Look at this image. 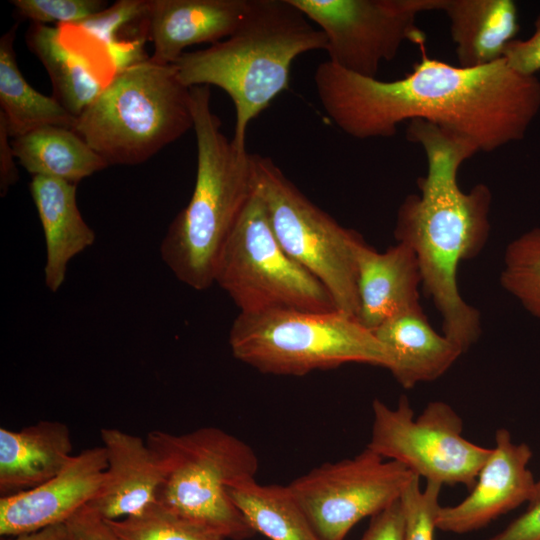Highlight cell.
Segmentation results:
<instances>
[{"instance_id":"obj_29","label":"cell","mask_w":540,"mask_h":540,"mask_svg":"<svg viewBox=\"0 0 540 540\" xmlns=\"http://www.w3.org/2000/svg\"><path fill=\"white\" fill-rule=\"evenodd\" d=\"M442 485L426 482L420 487L415 475L400 498L404 514V540H434Z\"/></svg>"},{"instance_id":"obj_9","label":"cell","mask_w":540,"mask_h":540,"mask_svg":"<svg viewBox=\"0 0 540 540\" xmlns=\"http://www.w3.org/2000/svg\"><path fill=\"white\" fill-rule=\"evenodd\" d=\"M254 169L255 192L282 248L327 288L337 310L357 317L361 236L314 204L269 156L254 154Z\"/></svg>"},{"instance_id":"obj_32","label":"cell","mask_w":540,"mask_h":540,"mask_svg":"<svg viewBox=\"0 0 540 540\" xmlns=\"http://www.w3.org/2000/svg\"><path fill=\"white\" fill-rule=\"evenodd\" d=\"M65 525L72 540H118L107 520L89 505L78 510Z\"/></svg>"},{"instance_id":"obj_34","label":"cell","mask_w":540,"mask_h":540,"mask_svg":"<svg viewBox=\"0 0 540 540\" xmlns=\"http://www.w3.org/2000/svg\"><path fill=\"white\" fill-rule=\"evenodd\" d=\"M487 540H540V500Z\"/></svg>"},{"instance_id":"obj_20","label":"cell","mask_w":540,"mask_h":540,"mask_svg":"<svg viewBox=\"0 0 540 540\" xmlns=\"http://www.w3.org/2000/svg\"><path fill=\"white\" fill-rule=\"evenodd\" d=\"M374 334L391 351L389 370L405 389L441 377L463 351L429 324L422 308L395 316Z\"/></svg>"},{"instance_id":"obj_36","label":"cell","mask_w":540,"mask_h":540,"mask_svg":"<svg viewBox=\"0 0 540 540\" xmlns=\"http://www.w3.org/2000/svg\"><path fill=\"white\" fill-rule=\"evenodd\" d=\"M4 540H72L65 523L45 527L43 529L23 533Z\"/></svg>"},{"instance_id":"obj_21","label":"cell","mask_w":540,"mask_h":540,"mask_svg":"<svg viewBox=\"0 0 540 540\" xmlns=\"http://www.w3.org/2000/svg\"><path fill=\"white\" fill-rule=\"evenodd\" d=\"M450 23L460 67L475 68L503 57L520 26L512 0H439L438 9Z\"/></svg>"},{"instance_id":"obj_27","label":"cell","mask_w":540,"mask_h":540,"mask_svg":"<svg viewBox=\"0 0 540 540\" xmlns=\"http://www.w3.org/2000/svg\"><path fill=\"white\" fill-rule=\"evenodd\" d=\"M107 522L118 540H226L210 528L189 520L157 502L138 515Z\"/></svg>"},{"instance_id":"obj_19","label":"cell","mask_w":540,"mask_h":540,"mask_svg":"<svg viewBox=\"0 0 540 540\" xmlns=\"http://www.w3.org/2000/svg\"><path fill=\"white\" fill-rule=\"evenodd\" d=\"M72 438L60 421L43 420L20 430L0 428V495L33 489L72 459Z\"/></svg>"},{"instance_id":"obj_18","label":"cell","mask_w":540,"mask_h":540,"mask_svg":"<svg viewBox=\"0 0 540 540\" xmlns=\"http://www.w3.org/2000/svg\"><path fill=\"white\" fill-rule=\"evenodd\" d=\"M29 190L44 233L45 285L55 293L63 285L69 262L93 245L95 233L78 208L77 184L32 176Z\"/></svg>"},{"instance_id":"obj_16","label":"cell","mask_w":540,"mask_h":540,"mask_svg":"<svg viewBox=\"0 0 540 540\" xmlns=\"http://www.w3.org/2000/svg\"><path fill=\"white\" fill-rule=\"evenodd\" d=\"M107 469L98 496L88 504L103 518L116 520L142 513L156 502L166 471L146 440L118 428L100 430Z\"/></svg>"},{"instance_id":"obj_8","label":"cell","mask_w":540,"mask_h":540,"mask_svg":"<svg viewBox=\"0 0 540 540\" xmlns=\"http://www.w3.org/2000/svg\"><path fill=\"white\" fill-rule=\"evenodd\" d=\"M215 283L243 314L337 310L327 288L282 248L255 187L220 253Z\"/></svg>"},{"instance_id":"obj_23","label":"cell","mask_w":540,"mask_h":540,"mask_svg":"<svg viewBox=\"0 0 540 540\" xmlns=\"http://www.w3.org/2000/svg\"><path fill=\"white\" fill-rule=\"evenodd\" d=\"M17 162L32 176H46L77 184L108 164L74 130L43 126L13 138Z\"/></svg>"},{"instance_id":"obj_4","label":"cell","mask_w":540,"mask_h":540,"mask_svg":"<svg viewBox=\"0 0 540 540\" xmlns=\"http://www.w3.org/2000/svg\"><path fill=\"white\" fill-rule=\"evenodd\" d=\"M197 166L192 195L160 245L163 262L194 290L215 283L220 253L254 194V154L223 133L209 86L190 88Z\"/></svg>"},{"instance_id":"obj_15","label":"cell","mask_w":540,"mask_h":540,"mask_svg":"<svg viewBox=\"0 0 540 540\" xmlns=\"http://www.w3.org/2000/svg\"><path fill=\"white\" fill-rule=\"evenodd\" d=\"M247 6L248 0H148L146 33L153 47L149 59L172 65L190 46L228 38Z\"/></svg>"},{"instance_id":"obj_22","label":"cell","mask_w":540,"mask_h":540,"mask_svg":"<svg viewBox=\"0 0 540 540\" xmlns=\"http://www.w3.org/2000/svg\"><path fill=\"white\" fill-rule=\"evenodd\" d=\"M27 46L46 69L53 97L78 117L110 81L98 76L90 60L64 43L61 31L36 24L26 35Z\"/></svg>"},{"instance_id":"obj_7","label":"cell","mask_w":540,"mask_h":540,"mask_svg":"<svg viewBox=\"0 0 540 540\" xmlns=\"http://www.w3.org/2000/svg\"><path fill=\"white\" fill-rule=\"evenodd\" d=\"M146 442L166 471L158 504L225 539L256 534L228 493L229 487L255 479L259 462L250 445L212 426L181 435L153 430Z\"/></svg>"},{"instance_id":"obj_26","label":"cell","mask_w":540,"mask_h":540,"mask_svg":"<svg viewBox=\"0 0 540 540\" xmlns=\"http://www.w3.org/2000/svg\"><path fill=\"white\" fill-rule=\"evenodd\" d=\"M502 287L540 319V227H534L506 247L500 275Z\"/></svg>"},{"instance_id":"obj_35","label":"cell","mask_w":540,"mask_h":540,"mask_svg":"<svg viewBox=\"0 0 540 540\" xmlns=\"http://www.w3.org/2000/svg\"><path fill=\"white\" fill-rule=\"evenodd\" d=\"M6 121L0 114V195L5 197L10 187L19 180L16 156Z\"/></svg>"},{"instance_id":"obj_6","label":"cell","mask_w":540,"mask_h":540,"mask_svg":"<svg viewBox=\"0 0 540 540\" xmlns=\"http://www.w3.org/2000/svg\"><path fill=\"white\" fill-rule=\"evenodd\" d=\"M228 342L237 360L264 374L304 376L347 363L390 370L394 364L373 331L339 310L239 313Z\"/></svg>"},{"instance_id":"obj_11","label":"cell","mask_w":540,"mask_h":540,"mask_svg":"<svg viewBox=\"0 0 540 540\" xmlns=\"http://www.w3.org/2000/svg\"><path fill=\"white\" fill-rule=\"evenodd\" d=\"M415 475L366 447L353 458L313 468L288 487L320 540H344L358 522L400 500Z\"/></svg>"},{"instance_id":"obj_12","label":"cell","mask_w":540,"mask_h":540,"mask_svg":"<svg viewBox=\"0 0 540 540\" xmlns=\"http://www.w3.org/2000/svg\"><path fill=\"white\" fill-rule=\"evenodd\" d=\"M327 40L329 61L362 76L376 77L404 42L425 45L416 24L439 0H291Z\"/></svg>"},{"instance_id":"obj_33","label":"cell","mask_w":540,"mask_h":540,"mask_svg":"<svg viewBox=\"0 0 540 540\" xmlns=\"http://www.w3.org/2000/svg\"><path fill=\"white\" fill-rule=\"evenodd\" d=\"M361 540H404V514L401 500L371 517Z\"/></svg>"},{"instance_id":"obj_10","label":"cell","mask_w":540,"mask_h":540,"mask_svg":"<svg viewBox=\"0 0 540 540\" xmlns=\"http://www.w3.org/2000/svg\"><path fill=\"white\" fill-rule=\"evenodd\" d=\"M373 421L367 447L384 459L402 463L426 482L472 489L492 448L467 440L463 420L443 401H432L414 418L408 398L395 408L372 402Z\"/></svg>"},{"instance_id":"obj_3","label":"cell","mask_w":540,"mask_h":540,"mask_svg":"<svg viewBox=\"0 0 540 540\" xmlns=\"http://www.w3.org/2000/svg\"><path fill=\"white\" fill-rule=\"evenodd\" d=\"M326 46L324 33L291 0H248L231 36L185 52L174 66L185 86L213 85L228 94L235 109L231 139L246 150L250 122L288 88L293 61Z\"/></svg>"},{"instance_id":"obj_13","label":"cell","mask_w":540,"mask_h":540,"mask_svg":"<svg viewBox=\"0 0 540 540\" xmlns=\"http://www.w3.org/2000/svg\"><path fill=\"white\" fill-rule=\"evenodd\" d=\"M531 458L528 444L515 443L507 429H498L470 494L454 506L439 508L436 529L454 534L477 531L523 503L529 504L537 482L528 467Z\"/></svg>"},{"instance_id":"obj_31","label":"cell","mask_w":540,"mask_h":540,"mask_svg":"<svg viewBox=\"0 0 540 540\" xmlns=\"http://www.w3.org/2000/svg\"><path fill=\"white\" fill-rule=\"evenodd\" d=\"M534 27V33L528 39L511 41L502 57L512 70L525 76H536L540 71V14Z\"/></svg>"},{"instance_id":"obj_28","label":"cell","mask_w":540,"mask_h":540,"mask_svg":"<svg viewBox=\"0 0 540 540\" xmlns=\"http://www.w3.org/2000/svg\"><path fill=\"white\" fill-rule=\"evenodd\" d=\"M148 0H119L76 26L105 47L111 61L122 53L121 30L146 16Z\"/></svg>"},{"instance_id":"obj_30","label":"cell","mask_w":540,"mask_h":540,"mask_svg":"<svg viewBox=\"0 0 540 540\" xmlns=\"http://www.w3.org/2000/svg\"><path fill=\"white\" fill-rule=\"evenodd\" d=\"M10 3L19 15L42 25H77L109 6L103 0H11Z\"/></svg>"},{"instance_id":"obj_37","label":"cell","mask_w":540,"mask_h":540,"mask_svg":"<svg viewBox=\"0 0 540 540\" xmlns=\"http://www.w3.org/2000/svg\"><path fill=\"white\" fill-rule=\"evenodd\" d=\"M540 500V477L537 479L534 496L528 506H531Z\"/></svg>"},{"instance_id":"obj_25","label":"cell","mask_w":540,"mask_h":540,"mask_svg":"<svg viewBox=\"0 0 540 540\" xmlns=\"http://www.w3.org/2000/svg\"><path fill=\"white\" fill-rule=\"evenodd\" d=\"M228 493L256 533L270 540H320L288 485L244 481Z\"/></svg>"},{"instance_id":"obj_14","label":"cell","mask_w":540,"mask_h":540,"mask_svg":"<svg viewBox=\"0 0 540 540\" xmlns=\"http://www.w3.org/2000/svg\"><path fill=\"white\" fill-rule=\"evenodd\" d=\"M106 469L104 447L87 448L41 485L0 497V535L12 537L65 523L98 496Z\"/></svg>"},{"instance_id":"obj_2","label":"cell","mask_w":540,"mask_h":540,"mask_svg":"<svg viewBox=\"0 0 540 540\" xmlns=\"http://www.w3.org/2000/svg\"><path fill=\"white\" fill-rule=\"evenodd\" d=\"M406 138L424 150L427 173L418 180L420 194L400 204L394 236L415 252L425 293L442 317L443 334L464 353L481 335V317L462 298L457 269L488 241L492 194L482 183L468 192L458 184L459 168L479 152L468 138L419 119L409 121Z\"/></svg>"},{"instance_id":"obj_5","label":"cell","mask_w":540,"mask_h":540,"mask_svg":"<svg viewBox=\"0 0 540 540\" xmlns=\"http://www.w3.org/2000/svg\"><path fill=\"white\" fill-rule=\"evenodd\" d=\"M190 129V88L149 57L118 70L74 128L108 166L141 164Z\"/></svg>"},{"instance_id":"obj_1","label":"cell","mask_w":540,"mask_h":540,"mask_svg":"<svg viewBox=\"0 0 540 540\" xmlns=\"http://www.w3.org/2000/svg\"><path fill=\"white\" fill-rule=\"evenodd\" d=\"M421 59L404 77L382 81L349 72L329 60L314 73L328 118L356 139L391 137L408 120H425L492 152L522 140L540 112V80L521 75L500 59L463 68Z\"/></svg>"},{"instance_id":"obj_17","label":"cell","mask_w":540,"mask_h":540,"mask_svg":"<svg viewBox=\"0 0 540 540\" xmlns=\"http://www.w3.org/2000/svg\"><path fill=\"white\" fill-rule=\"evenodd\" d=\"M359 312L357 318L374 331L389 319L420 309L422 277L415 252L397 242L378 252L361 238L354 248Z\"/></svg>"},{"instance_id":"obj_24","label":"cell","mask_w":540,"mask_h":540,"mask_svg":"<svg viewBox=\"0 0 540 540\" xmlns=\"http://www.w3.org/2000/svg\"><path fill=\"white\" fill-rule=\"evenodd\" d=\"M18 22L0 38V114L12 138L43 126L74 129L77 117L53 96L35 90L22 75L14 50Z\"/></svg>"}]
</instances>
